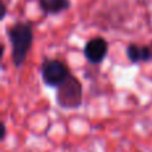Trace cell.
Here are the masks:
<instances>
[{"label":"cell","instance_id":"3957f363","mask_svg":"<svg viewBox=\"0 0 152 152\" xmlns=\"http://www.w3.org/2000/svg\"><path fill=\"white\" fill-rule=\"evenodd\" d=\"M40 72H42V80L44 81V84L52 88L60 87L71 75L68 67L58 59L44 60L40 67Z\"/></svg>","mask_w":152,"mask_h":152},{"label":"cell","instance_id":"277c9868","mask_svg":"<svg viewBox=\"0 0 152 152\" xmlns=\"http://www.w3.org/2000/svg\"><path fill=\"white\" fill-rule=\"evenodd\" d=\"M108 53V43L105 39L96 36L88 40L84 47V56L91 64H100Z\"/></svg>","mask_w":152,"mask_h":152},{"label":"cell","instance_id":"6da1fadb","mask_svg":"<svg viewBox=\"0 0 152 152\" xmlns=\"http://www.w3.org/2000/svg\"><path fill=\"white\" fill-rule=\"evenodd\" d=\"M8 39L12 45V61L16 68H20L32 48V27L26 21H16L12 27L8 28Z\"/></svg>","mask_w":152,"mask_h":152},{"label":"cell","instance_id":"52a82bcc","mask_svg":"<svg viewBox=\"0 0 152 152\" xmlns=\"http://www.w3.org/2000/svg\"><path fill=\"white\" fill-rule=\"evenodd\" d=\"M1 16H0V19H4L5 18V15H7V5H5V3L1 0Z\"/></svg>","mask_w":152,"mask_h":152},{"label":"cell","instance_id":"5b68a950","mask_svg":"<svg viewBox=\"0 0 152 152\" xmlns=\"http://www.w3.org/2000/svg\"><path fill=\"white\" fill-rule=\"evenodd\" d=\"M127 58L131 60V63H145L152 59V51L145 45L131 44L127 48Z\"/></svg>","mask_w":152,"mask_h":152},{"label":"cell","instance_id":"7a4b0ae2","mask_svg":"<svg viewBox=\"0 0 152 152\" xmlns=\"http://www.w3.org/2000/svg\"><path fill=\"white\" fill-rule=\"evenodd\" d=\"M83 103V86L77 77L69 75L68 79L58 87L56 104L63 110H77Z\"/></svg>","mask_w":152,"mask_h":152},{"label":"cell","instance_id":"8992f818","mask_svg":"<svg viewBox=\"0 0 152 152\" xmlns=\"http://www.w3.org/2000/svg\"><path fill=\"white\" fill-rule=\"evenodd\" d=\"M39 7L45 15H58L71 7L69 0H39Z\"/></svg>","mask_w":152,"mask_h":152},{"label":"cell","instance_id":"ba28073f","mask_svg":"<svg viewBox=\"0 0 152 152\" xmlns=\"http://www.w3.org/2000/svg\"><path fill=\"white\" fill-rule=\"evenodd\" d=\"M5 137V124L4 121H1V136H0V140H4Z\"/></svg>","mask_w":152,"mask_h":152}]
</instances>
